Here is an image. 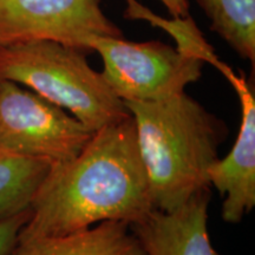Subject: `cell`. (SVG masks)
<instances>
[{
	"instance_id": "6da1fadb",
	"label": "cell",
	"mask_w": 255,
	"mask_h": 255,
	"mask_svg": "<svg viewBox=\"0 0 255 255\" xmlns=\"http://www.w3.org/2000/svg\"><path fill=\"white\" fill-rule=\"evenodd\" d=\"M154 209L132 116L95 132L77 157L52 165L18 241L57 238L103 221L131 225Z\"/></svg>"
},
{
	"instance_id": "7a4b0ae2",
	"label": "cell",
	"mask_w": 255,
	"mask_h": 255,
	"mask_svg": "<svg viewBox=\"0 0 255 255\" xmlns=\"http://www.w3.org/2000/svg\"><path fill=\"white\" fill-rule=\"evenodd\" d=\"M136 127L150 199L162 212L209 188L208 169L227 137L226 124L186 92L156 102L124 101Z\"/></svg>"
},
{
	"instance_id": "3957f363",
	"label": "cell",
	"mask_w": 255,
	"mask_h": 255,
	"mask_svg": "<svg viewBox=\"0 0 255 255\" xmlns=\"http://www.w3.org/2000/svg\"><path fill=\"white\" fill-rule=\"evenodd\" d=\"M85 53L52 40L0 46V79L23 85L69 110L96 132L131 115L103 75L89 65Z\"/></svg>"
},
{
	"instance_id": "277c9868",
	"label": "cell",
	"mask_w": 255,
	"mask_h": 255,
	"mask_svg": "<svg viewBox=\"0 0 255 255\" xmlns=\"http://www.w3.org/2000/svg\"><path fill=\"white\" fill-rule=\"evenodd\" d=\"M88 47L101 55L102 75L123 102H156L182 94L201 77L205 64L189 51L155 40L92 36Z\"/></svg>"
},
{
	"instance_id": "5b68a950",
	"label": "cell",
	"mask_w": 255,
	"mask_h": 255,
	"mask_svg": "<svg viewBox=\"0 0 255 255\" xmlns=\"http://www.w3.org/2000/svg\"><path fill=\"white\" fill-rule=\"evenodd\" d=\"M95 131L30 89L0 79V144L19 155L68 163Z\"/></svg>"
},
{
	"instance_id": "8992f818",
	"label": "cell",
	"mask_w": 255,
	"mask_h": 255,
	"mask_svg": "<svg viewBox=\"0 0 255 255\" xmlns=\"http://www.w3.org/2000/svg\"><path fill=\"white\" fill-rule=\"evenodd\" d=\"M92 36L122 37L101 0H0V46L52 40L89 52Z\"/></svg>"
},
{
	"instance_id": "52a82bcc",
	"label": "cell",
	"mask_w": 255,
	"mask_h": 255,
	"mask_svg": "<svg viewBox=\"0 0 255 255\" xmlns=\"http://www.w3.org/2000/svg\"><path fill=\"white\" fill-rule=\"evenodd\" d=\"M241 103L242 121L231 152L208 169L209 183L225 197L222 219L240 222L255 206V98L244 73L231 82Z\"/></svg>"
},
{
	"instance_id": "ba28073f",
	"label": "cell",
	"mask_w": 255,
	"mask_h": 255,
	"mask_svg": "<svg viewBox=\"0 0 255 255\" xmlns=\"http://www.w3.org/2000/svg\"><path fill=\"white\" fill-rule=\"evenodd\" d=\"M209 201L205 188L171 212L154 208L130 229L145 255H219L207 229Z\"/></svg>"
},
{
	"instance_id": "9c48e42d",
	"label": "cell",
	"mask_w": 255,
	"mask_h": 255,
	"mask_svg": "<svg viewBox=\"0 0 255 255\" xmlns=\"http://www.w3.org/2000/svg\"><path fill=\"white\" fill-rule=\"evenodd\" d=\"M8 255H145L124 221H103L95 228L57 238L17 241Z\"/></svg>"
},
{
	"instance_id": "30bf717a",
	"label": "cell",
	"mask_w": 255,
	"mask_h": 255,
	"mask_svg": "<svg viewBox=\"0 0 255 255\" xmlns=\"http://www.w3.org/2000/svg\"><path fill=\"white\" fill-rule=\"evenodd\" d=\"M51 167L45 159L19 155L0 144V221L30 210Z\"/></svg>"
},
{
	"instance_id": "8fae6325",
	"label": "cell",
	"mask_w": 255,
	"mask_h": 255,
	"mask_svg": "<svg viewBox=\"0 0 255 255\" xmlns=\"http://www.w3.org/2000/svg\"><path fill=\"white\" fill-rule=\"evenodd\" d=\"M216 32L241 58L255 64V0H195Z\"/></svg>"
},
{
	"instance_id": "7c38bea8",
	"label": "cell",
	"mask_w": 255,
	"mask_h": 255,
	"mask_svg": "<svg viewBox=\"0 0 255 255\" xmlns=\"http://www.w3.org/2000/svg\"><path fill=\"white\" fill-rule=\"evenodd\" d=\"M31 210L21 213L14 218L0 221V255H8L18 241L20 229L28 221Z\"/></svg>"
},
{
	"instance_id": "4fadbf2b",
	"label": "cell",
	"mask_w": 255,
	"mask_h": 255,
	"mask_svg": "<svg viewBox=\"0 0 255 255\" xmlns=\"http://www.w3.org/2000/svg\"><path fill=\"white\" fill-rule=\"evenodd\" d=\"M169 13L174 18H187L189 17V2L188 0H161Z\"/></svg>"
}]
</instances>
